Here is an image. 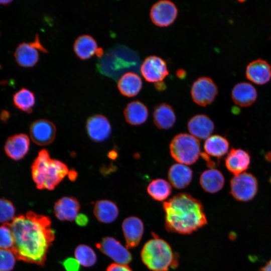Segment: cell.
<instances>
[{
	"instance_id": "cell-1",
	"label": "cell",
	"mask_w": 271,
	"mask_h": 271,
	"mask_svg": "<svg viewBox=\"0 0 271 271\" xmlns=\"http://www.w3.org/2000/svg\"><path fill=\"white\" fill-rule=\"evenodd\" d=\"M8 225L14 239L12 250L17 259L44 265L55 238L50 217L29 211L16 216Z\"/></svg>"
},
{
	"instance_id": "cell-2",
	"label": "cell",
	"mask_w": 271,
	"mask_h": 271,
	"mask_svg": "<svg viewBox=\"0 0 271 271\" xmlns=\"http://www.w3.org/2000/svg\"><path fill=\"white\" fill-rule=\"evenodd\" d=\"M163 207L169 232L190 234L207 224L202 204L188 193L175 195L164 202Z\"/></svg>"
},
{
	"instance_id": "cell-3",
	"label": "cell",
	"mask_w": 271,
	"mask_h": 271,
	"mask_svg": "<svg viewBox=\"0 0 271 271\" xmlns=\"http://www.w3.org/2000/svg\"><path fill=\"white\" fill-rule=\"evenodd\" d=\"M68 172L67 165L52 159L46 149L39 152L31 166L32 179L40 190H54Z\"/></svg>"
},
{
	"instance_id": "cell-4",
	"label": "cell",
	"mask_w": 271,
	"mask_h": 271,
	"mask_svg": "<svg viewBox=\"0 0 271 271\" xmlns=\"http://www.w3.org/2000/svg\"><path fill=\"white\" fill-rule=\"evenodd\" d=\"M141 257L143 263L151 271H168L178 265V256L170 244L155 234L143 246Z\"/></svg>"
},
{
	"instance_id": "cell-5",
	"label": "cell",
	"mask_w": 271,
	"mask_h": 271,
	"mask_svg": "<svg viewBox=\"0 0 271 271\" xmlns=\"http://www.w3.org/2000/svg\"><path fill=\"white\" fill-rule=\"evenodd\" d=\"M170 154L180 164L192 165L200 154V144L197 139L188 133H179L174 137L170 145Z\"/></svg>"
},
{
	"instance_id": "cell-6",
	"label": "cell",
	"mask_w": 271,
	"mask_h": 271,
	"mask_svg": "<svg viewBox=\"0 0 271 271\" xmlns=\"http://www.w3.org/2000/svg\"><path fill=\"white\" fill-rule=\"evenodd\" d=\"M230 193L236 200L249 201L257 192V180L252 174L245 172L234 175L230 180Z\"/></svg>"
},
{
	"instance_id": "cell-7",
	"label": "cell",
	"mask_w": 271,
	"mask_h": 271,
	"mask_svg": "<svg viewBox=\"0 0 271 271\" xmlns=\"http://www.w3.org/2000/svg\"><path fill=\"white\" fill-rule=\"evenodd\" d=\"M218 88L213 80L208 77H200L192 84L191 95L193 101L201 106L211 104L218 94Z\"/></svg>"
},
{
	"instance_id": "cell-8",
	"label": "cell",
	"mask_w": 271,
	"mask_h": 271,
	"mask_svg": "<svg viewBox=\"0 0 271 271\" xmlns=\"http://www.w3.org/2000/svg\"><path fill=\"white\" fill-rule=\"evenodd\" d=\"M96 246L115 263L127 264L132 260V255L127 248L112 237H103L96 243Z\"/></svg>"
},
{
	"instance_id": "cell-9",
	"label": "cell",
	"mask_w": 271,
	"mask_h": 271,
	"mask_svg": "<svg viewBox=\"0 0 271 271\" xmlns=\"http://www.w3.org/2000/svg\"><path fill=\"white\" fill-rule=\"evenodd\" d=\"M178 13V8L173 2L169 0H161L152 6L150 17L156 26L166 27L174 22Z\"/></svg>"
},
{
	"instance_id": "cell-10",
	"label": "cell",
	"mask_w": 271,
	"mask_h": 271,
	"mask_svg": "<svg viewBox=\"0 0 271 271\" xmlns=\"http://www.w3.org/2000/svg\"><path fill=\"white\" fill-rule=\"evenodd\" d=\"M140 71L147 81L154 83L163 81L169 73L166 61L155 55L149 56L145 59Z\"/></svg>"
},
{
	"instance_id": "cell-11",
	"label": "cell",
	"mask_w": 271,
	"mask_h": 271,
	"mask_svg": "<svg viewBox=\"0 0 271 271\" xmlns=\"http://www.w3.org/2000/svg\"><path fill=\"white\" fill-rule=\"evenodd\" d=\"M30 134L31 139L36 144L41 146H47L55 140L56 128L55 124L48 120L38 119L31 124Z\"/></svg>"
},
{
	"instance_id": "cell-12",
	"label": "cell",
	"mask_w": 271,
	"mask_h": 271,
	"mask_svg": "<svg viewBox=\"0 0 271 271\" xmlns=\"http://www.w3.org/2000/svg\"><path fill=\"white\" fill-rule=\"evenodd\" d=\"M86 127L90 138L96 142L106 140L111 131L109 120L101 114H95L89 117L87 120Z\"/></svg>"
},
{
	"instance_id": "cell-13",
	"label": "cell",
	"mask_w": 271,
	"mask_h": 271,
	"mask_svg": "<svg viewBox=\"0 0 271 271\" xmlns=\"http://www.w3.org/2000/svg\"><path fill=\"white\" fill-rule=\"evenodd\" d=\"M122 229L127 248H133L140 243L144 232L142 220L136 216L125 218L122 223Z\"/></svg>"
},
{
	"instance_id": "cell-14",
	"label": "cell",
	"mask_w": 271,
	"mask_h": 271,
	"mask_svg": "<svg viewBox=\"0 0 271 271\" xmlns=\"http://www.w3.org/2000/svg\"><path fill=\"white\" fill-rule=\"evenodd\" d=\"M250 162L249 153L240 148H232L225 159L226 168L234 175L245 172L249 167Z\"/></svg>"
},
{
	"instance_id": "cell-15",
	"label": "cell",
	"mask_w": 271,
	"mask_h": 271,
	"mask_svg": "<svg viewBox=\"0 0 271 271\" xmlns=\"http://www.w3.org/2000/svg\"><path fill=\"white\" fill-rule=\"evenodd\" d=\"M29 148L30 139L24 133L16 134L10 137L4 146L6 155L16 161L24 158L28 153Z\"/></svg>"
},
{
	"instance_id": "cell-16",
	"label": "cell",
	"mask_w": 271,
	"mask_h": 271,
	"mask_svg": "<svg viewBox=\"0 0 271 271\" xmlns=\"http://www.w3.org/2000/svg\"><path fill=\"white\" fill-rule=\"evenodd\" d=\"M80 209V203L76 198L65 196L55 203L54 213L59 220L71 222L75 219Z\"/></svg>"
},
{
	"instance_id": "cell-17",
	"label": "cell",
	"mask_w": 271,
	"mask_h": 271,
	"mask_svg": "<svg viewBox=\"0 0 271 271\" xmlns=\"http://www.w3.org/2000/svg\"><path fill=\"white\" fill-rule=\"evenodd\" d=\"M187 127L192 136L197 139L204 140L212 134L214 129V124L208 116L199 114L190 119Z\"/></svg>"
},
{
	"instance_id": "cell-18",
	"label": "cell",
	"mask_w": 271,
	"mask_h": 271,
	"mask_svg": "<svg viewBox=\"0 0 271 271\" xmlns=\"http://www.w3.org/2000/svg\"><path fill=\"white\" fill-rule=\"evenodd\" d=\"M245 73L246 78L253 83L263 85L271 78V66L266 61L258 59L248 64Z\"/></svg>"
},
{
	"instance_id": "cell-19",
	"label": "cell",
	"mask_w": 271,
	"mask_h": 271,
	"mask_svg": "<svg viewBox=\"0 0 271 271\" xmlns=\"http://www.w3.org/2000/svg\"><path fill=\"white\" fill-rule=\"evenodd\" d=\"M257 91L254 87L247 82L236 84L231 91V98L234 103L240 107H248L256 100Z\"/></svg>"
},
{
	"instance_id": "cell-20",
	"label": "cell",
	"mask_w": 271,
	"mask_h": 271,
	"mask_svg": "<svg viewBox=\"0 0 271 271\" xmlns=\"http://www.w3.org/2000/svg\"><path fill=\"white\" fill-rule=\"evenodd\" d=\"M38 49L32 42H22L16 48L14 56L19 65L23 67L35 66L39 59Z\"/></svg>"
},
{
	"instance_id": "cell-21",
	"label": "cell",
	"mask_w": 271,
	"mask_h": 271,
	"mask_svg": "<svg viewBox=\"0 0 271 271\" xmlns=\"http://www.w3.org/2000/svg\"><path fill=\"white\" fill-rule=\"evenodd\" d=\"M168 176L170 183L174 188L181 189L187 187L191 182L193 172L186 165L174 164L170 168Z\"/></svg>"
},
{
	"instance_id": "cell-22",
	"label": "cell",
	"mask_w": 271,
	"mask_h": 271,
	"mask_svg": "<svg viewBox=\"0 0 271 271\" xmlns=\"http://www.w3.org/2000/svg\"><path fill=\"white\" fill-rule=\"evenodd\" d=\"M143 86L142 80L137 73L128 72L123 74L117 82V88L123 96L132 97L138 95Z\"/></svg>"
},
{
	"instance_id": "cell-23",
	"label": "cell",
	"mask_w": 271,
	"mask_h": 271,
	"mask_svg": "<svg viewBox=\"0 0 271 271\" xmlns=\"http://www.w3.org/2000/svg\"><path fill=\"white\" fill-rule=\"evenodd\" d=\"M154 123L159 129H168L174 125L176 116L171 105L161 103L156 105L153 112Z\"/></svg>"
},
{
	"instance_id": "cell-24",
	"label": "cell",
	"mask_w": 271,
	"mask_h": 271,
	"mask_svg": "<svg viewBox=\"0 0 271 271\" xmlns=\"http://www.w3.org/2000/svg\"><path fill=\"white\" fill-rule=\"evenodd\" d=\"M123 114L125 121L132 125H139L146 121L149 116L147 107L139 100L129 102L125 107Z\"/></svg>"
},
{
	"instance_id": "cell-25",
	"label": "cell",
	"mask_w": 271,
	"mask_h": 271,
	"mask_svg": "<svg viewBox=\"0 0 271 271\" xmlns=\"http://www.w3.org/2000/svg\"><path fill=\"white\" fill-rule=\"evenodd\" d=\"M225 182L221 172L215 169L204 171L200 177V184L203 189L210 193H215L221 190Z\"/></svg>"
},
{
	"instance_id": "cell-26",
	"label": "cell",
	"mask_w": 271,
	"mask_h": 271,
	"mask_svg": "<svg viewBox=\"0 0 271 271\" xmlns=\"http://www.w3.org/2000/svg\"><path fill=\"white\" fill-rule=\"evenodd\" d=\"M93 213L99 222L110 223L117 218L119 210L114 202L108 200H101L95 203Z\"/></svg>"
},
{
	"instance_id": "cell-27",
	"label": "cell",
	"mask_w": 271,
	"mask_h": 271,
	"mask_svg": "<svg viewBox=\"0 0 271 271\" xmlns=\"http://www.w3.org/2000/svg\"><path fill=\"white\" fill-rule=\"evenodd\" d=\"M97 48L96 40L87 34L78 37L73 45V50L76 55L81 60H86L92 57Z\"/></svg>"
},
{
	"instance_id": "cell-28",
	"label": "cell",
	"mask_w": 271,
	"mask_h": 271,
	"mask_svg": "<svg viewBox=\"0 0 271 271\" xmlns=\"http://www.w3.org/2000/svg\"><path fill=\"white\" fill-rule=\"evenodd\" d=\"M229 148L228 140L224 137L217 134L209 137L204 145L205 153L208 156L216 157L218 159L227 154Z\"/></svg>"
},
{
	"instance_id": "cell-29",
	"label": "cell",
	"mask_w": 271,
	"mask_h": 271,
	"mask_svg": "<svg viewBox=\"0 0 271 271\" xmlns=\"http://www.w3.org/2000/svg\"><path fill=\"white\" fill-rule=\"evenodd\" d=\"M13 100L14 105L18 109L28 113L32 112L36 98L34 93L31 90L21 88L14 94Z\"/></svg>"
},
{
	"instance_id": "cell-30",
	"label": "cell",
	"mask_w": 271,
	"mask_h": 271,
	"mask_svg": "<svg viewBox=\"0 0 271 271\" xmlns=\"http://www.w3.org/2000/svg\"><path fill=\"white\" fill-rule=\"evenodd\" d=\"M148 194L155 200L163 201L171 194V185L164 179H156L152 180L147 187Z\"/></svg>"
},
{
	"instance_id": "cell-31",
	"label": "cell",
	"mask_w": 271,
	"mask_h": 271,
	"mask_svg": "<svg viewBox=\"0 0 271 271\" xmlns=\"http://www.w3.org/2000/svg\"><path fill=\"white\" fill-rule=\"evenodd\" d=\"M74 256L79 264L85 267H91L97 261L95 251L91 247L85 244H80L76 247Z\"/></svg>"
},
{
	"instance_id": "cell-32",
	"label": "cell",
	"mask_w": 271,
	"mask_h": 271,
	"mask_svg": "<svg viewBox=\"0 0 271 271\" xmlns=\"http://www.w3.org/2000/svg\"><path fill=\"white\" fill-rule=\"evenodd\" d=\"M15 208L12 202L0 198V223L9 224L15 217Z\"/></svg>"
},
{
	"instance_id": "cell-33",
	"label": "cell",
	"mask_w": 271,
	"mask_h": 271,
	"mask_svg": "<svg viewBox=\"0 0 271 271\" xmlns=\"http://www.w3.org/2000/svg\"><path fill=\"white\" fill-rule=\"evenodd\" d=\"M17 257L12 249L0 248V271H11L14 267Z\"/></svg>"
},
{
	"instance_id": "cell-34",
	"label": "cell",
	"mask_w": 271,
	"mask_h": 271,
	"mask_svg": "<svg viewBox=\"0 0 271 271\" xmlns=\"http://www.w3.org/2000/svg\"><path fill=\"white\" fill-rule=\"evenodd\" d=\"M14 239L12 231L8 224L0 226V248L13 249Z\"/></svg>"
},
{
	"instance_id": "cell-35",
	"label": "cell",
	"mask_w": 271,
	"mask_h": 271,
	"mask_svg": "<svg viewBox=\"0 0 271 271\" xmlns=\"http://www.w3.org/2000/svg\"><path fill=\"white\" fill-rule=\"evenodd\" d=\"M61 263L66 271H80V264L74 258H65Z\"/></svg>"
},
{
	"instance_id": "cell-36",
	"label": "cell",
	"mask_w": 271,
	"mask_h": 271,
	"mask_svg": "<svg viewBox=\"0 0 271 271\" xmlns=\"http://www.w3.org/2000/svg\"><path fill=\"white\" fill-rule=\"evenodd\" d=\"M106 271H132V270L127 264L113 263L108 266Z\"/></svg>"
},
{
	"instance_id": "cell-37",
	"label": "cell",
	"mask_w": 271,
	"mask_h": 271,
	"mask_svg": "<svg viewBox=\"0 0 271 271\" xmlns=\"http://www.w3.org/2000/svg\"><path fill=\"white\" fill-rule=\"evenodd\" d=\"M75 220L76 223L80 226H85L89 222L88 217L83 213L78 214Z\"/></svg>"
},
{
	"instance_id": "cell-38",
	"label": "cell",
	"mask_w": 271,
	"mask_h": 271,
	"mask_svg": "<svg viewBox=\"0 0 271 271\" xmlns=\"http://www.w3.org/2000/svg\"><path fill=\"white\" fill-rule=\"evenodd\" d=\"M68 178L71 181H74L77 177V172L73 169H71L68 173Z\"/></svg>"
},
{
	"instance_id": "cell-39",
	"label": "cell",
	"mask_w": 271,
	"mask_h": 271,
	"mask_svg": "<svg viewBox=\"0 0 271 271\" xmlns=\"http://www.w3.org/2000/svg\"><path fill=\"white\" fill-rule=\"evenodd\" d=\"M10 113L6 110H3L1 113L0 118L4 122H6L10 117Z\"/></svg>"
},
{
	"instance_id": "cell-40",
	"label": "cell",
	"mask_w": 271,
	"mask_h": 271,
	"mask_svg": "<svg viewBox=\"0 0 271 271\" xmlns=\"http://www.w3.org/2000/svg\"><path fill=\"white\" fill-rule=\"evenodd\" d=\"M177 76L181 79H184L186 76V72L183 69H178L176 72Z\"/></svg>"
},
{
	"instance_id": "cell-41",
	"label": "cell",
	"mask_w": 271,
	"mask_h": 271,
	"mask_svg": "<svg viewBox=\"0 0 271 271\" xmlns=\"http://www.w3.org/2000/svg\"><path fill=\"white\" fill-rule=\"evenodd\" d=\"M258 271H271V259L261 267Z\"/></svg>"
},
{
	"instance_id": "cell-42",
	"label": "cell",
	"mask_w": 271,
	"mask_h": 271,
	"mask_svg": "<svg viewBox=\"0 0 271 271\" xmlns=\"http://www.w3.org/2000/svg\"><path fill=\"white\" fill-rule=\"evenodd\" d=\"M155 86L156 89L159 91L163 90L166 88V84L163 81L155 83Z\"/></svg>"
},
{
	"instance_id": "cell-43",
	"label": "cell",
	"mask_w": 271,
	"mask_h": 271,
	"mask_svg": "<svg viewBox=\"0 0 271 271\" xmlns=\"http://www.w3.org/2000/svg\"><path fill=\"white\" fill-rule=\"evenodd\" d=\"M107 156L109 158L112 160H114L117 157V153L115 151L112 150L108 153Z\"/></svg>"
},
{
	"instance_id": "cell-44",
	"label": "cell",
	"mask_w": 271,
	"mask_h": 271,
	"mask_svg": "<svg viewBox=\"0 0 271 271\" xmlns=\"http://www.w3.org/2000/svg\"><path fill=\"white\" fill-rule=\"evenodd\" d=\"M95 54L97 57H100L102 56L103 54V49L101 48H98L96 51Z\"/></svg>"
},
{
	"instance_id": "cell-45",
	"label": "cell",
	"mask_w": 271,
	"mask_h": 271,
	"mask_svg": "<svg viewBox=\"0 0 271 271\" xmlns=\"http://www.w3.org/2000/svg\"><path fill=\"white\" fill-rule=\"evenodd\" d=\"M265 159L268 162H271V151L267 152L264 156Z\"/></svg>"
},
{
	"instance_id": "cell-46",
	"label": "cell",
	"mask_w": 271,
	"mask_h": 271,
	"mask_svg": "<svg viewBox=\"0 0 271 271\" xmlns=\"http://www.w3.org/2000/svg\"><path fill=\"white\" fill-rule=\"evenodd\" d=\"M12 2V0H0V5H8Z\"/></svg>"
},
{
	"instance_id": "cell-47",
	"label": "cell",
	"mask_w": 271,
	"mask_h": 271,
	"mask_svg": "<svg viewBox=\"0 0 271 271\" xmlns=\"http://www.w3.org/2000/svg\"><path fill=\"white\" fill-rule=\"evenodd\" d=\"M269 182H270V183H271V177H270V179H269Z\"/></svg>"
},
{
	"instance_id": "cell-48",
	"label": "cell",
	"mask_w": 271,
	"mask_h": 271,
	"mask_svg": "<svg viewBox=\"0 0 271 271\" xmlns=\"http://www.w3.org/2000/svg\"><path fill=\"white\" fill-rule=\"evenodd\" d=\"M1 65H0V68H1Z\"/></svg>"
}]
</instances>
